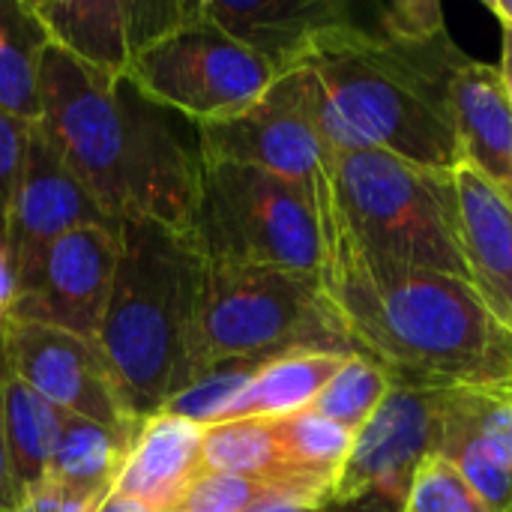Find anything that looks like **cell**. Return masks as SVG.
Segmentation results:
<instances>
[{
    "mask_svg": "<svg viewBox=\"0 0 512 512\" xmlns=\"http://www.w3.org/2000/svg\"><path fill=\"white\" fill-rule=\"evenodd\" d=\"M198 9L279 75L303 66L330 33L354 24L339 0H201Z\"/></svg>",
    "mask_w": 512,
    "mask_h": 512,
    "instance_id": "cell-14",
    "label": "cell"
},
{
    "mask_svg": "<svg viewBox=\"0 0 512 512\" xmlns=\"http://www.w3.org/2000/svg\"><path fill=\"white\" fill-rule=\"evenodd\" d=\"M390 387L393 381L378 363H372L363 354H351L342 363V369L330 378V384L318 393L309 411L357 435L369 423L375 408L384 402Z\"/></svg>",
    "mask_w": 512,
    "mask_h": 512,
    "instance_id": "cell-26",
    "label": "cell"
},
{
    "mask_svg": "<svg viewBox=\"0 0 512 512\" xmlns=\"http://www.w3.org/2000/svg\"><path fill=\"white\" fill-rule=\"evenodd\" d=\"M45 36L24 0H0V111L24 120H42L39 66Z\"/></svg>",
    "mask_w": 512,
    "mask_h": 512,
    "instance_id": "cell-23",
    "label": "cell"
},
{
    "mask_svg": "<svg viewBox=\"0 0 512 512\" xmlns=\"http://www.w3.org/2000/svg\"><path fill=\"white\" fill-rule=\"evenodd\" d=\"M270 357H276V354H270ZM270 357H240V360L219 363V366L201 372L183 390H177L162 405V411L183 417L189 423H198V426H216L222 420V414L228 411V405L246 390V384L255 378V372Z\"/></svg>",
    "mask_w": 512,
    "mask_h": 512,
    "instance_id": "cell-27",
    "label": "cell"
},
{
    "mask_svg": "<svg viewBox=\"0 0 512 512\" xmlns=\"http://www.w3.org/2000/svg\"><path fill=\"white\" fill-rule=\"evenodd\" d=\"M405 512H489L468 480L438 453L414 474L405 495Z\"/></svg>",
    "mask_w": 512,
    "mask_h": 512,
    "instance_id": "cell-29",
    "label": "cell"
},
{
    "mask_svg": "<svg viewBox=\"0 0 512 512\" xmlns=\"http://www.w3.org/2000/svg\"><path fill=\"white\" fill-rule=\"evenodd\" d=\"M273 432L288 468L330 504L333 486L354 447V432L336 426L315 411L279 417L273 420Z\"/></svg>",
    "mask_w": 512,
    "mask_h": 512,
    "instance_id": "cell-25",
    "label": "cell"
},
{
    "mask_svg": "<svg viewBox=\"0 0 512 512\" xmlns=\"http://www.w3.org/2000/svg\"><path fill=\"white\" fill-rule=\"evenodd\" d=\"M486 6H489V12H492V15H498V18H501V24L512 27V0H489Z\"/></svg>",
    "mask_w": 512,
    "mask_h": 512,
    "instance_id": "cell-40",
    "label": "cell"
},
{
    "mask_svg": "<svg viewBox=\"0 0 512 512\" xmlns=\"http://www.w3.org/2000/svg\"><path fill=\"white\" fill-rule=\"evenodd\" d=\"M0 345L9 369L54 408L114 429L141 426L96 339H84L45 321L6 315L0 324Z\"/></svg>",
    "mask_w": 512,
    "mask_h": 512,
    "instance_id": "cell-10",
    "label": "cell"
},
{
    "mask_svg": "<svg viewBox=\"0 0 512 512\" xmlns=\"http://www.w3.org/2000/svg\"><path fill=\"white\" fill-rule=\"evenodd\" d=\"M84 225L117 222H111L96 207L81 180L69 171L63 156L33 123L6 216V246L15 261L18 285H27L39 258L54 240Z\"/></svg>",
    "mask_w": 512,
    "mask_h": 512,
    "instance_id": "cell-13",
    "label": "cell"
},
{
    "mask_svg": "<svg viewBox=\"0 0 512 512\" xmlns=\"http://www.w3.org/2000/svg\"><path fill=\"white\" fill-rule=\"evenodd\" d=\"M453 120L465 162L512 198V108L498 66L468 57L453 81Z\"/></svg>",
    "mask_w": 512,
    "mask_h": 512,
    "instance_id": "cell-18",
    "label": "cell"
},
{
    "mask_svg": "<svg viewBox=\"0 0 512 512\" xmlns=\"http://www.w3.org/2000/svg\"><path fill=\"white\" fill-rule=\"evenodd\" d=\"M447 393L393 384L369 423L354 435L330 504H354L366 495L405 504L417 468L438 450Z\"/></svg>",
    "mask_w": 512,
    "mask_h": 512,
    "instance_id": "cell-11",
    "label": "cell"
},
{
    "mask_svg": "<svg viewBox=\"0 0 512 512\" xmlns=\"http://www.w3.org/2000/svg\"><path fill=\"white\" fill-rule=\"evenodd\" d=\"M21 297V285H18V273H15V261L9 255V246L0 240V324L3 318L15 309Z\"/></svg>",
    "mask_w": 512,
    "mask_h": 512,
    "instance_id": "cell-35",
    "label": "cell"
},
{
    "mask_svg": "<svg viewBox=\"0 0 512 512\" xmlns=\"http://www.w3.org/2000/svg\"><path fill=\"white\" fill-rule=\"evenodd\" d=\"M462 246L477 291L512 333V198L462 162L453 171Z\"/></svg>",
    "mask_w": 512,
    "mask_h": 512,
    "instance_id": "cell-15",
    "label": "cell"
},
{
    "mask_svg": "<svg viewBox=\"0 0 512 512\" xmlns=\"http://www.w3.org/2000/svg\"><path fill=\"white\" fill-rule=\"evenodd\" d=\"M501 81H504V90H507V99H510V108H512V27L504 24V39H501Z\"/></svg>",
    "mask_w": 512,
    "mask_h": 512,
    "instance_id": "cell-38",
    "label": "cell"
},
{
    "mask_svg": "<svg viewBox=\"0 0 512 512\" xmlns=\"http://www.w3.org/2000/svg\"><path fill=\"white\" fill-rule=\"evenodd\" d=\"M120 264L99 327V351L138 420L189 381V333L201 255L186 234L150 222L120 225Z\"/></svg>",
    "mask_w": 512,
    "mask_h": 512,
    "instance_id": "cell-4",
    "label": "cell"
},
{
    "mask_svg": "<svg viewBox=\"0 0 512 512\" xmlns=\"http://www.w3.org/2000/svg\"><path fill=\"white\" fill-rule=\"evenodd\" d=\"M0 384H3V432H6L9 465H12L15 486L24 495L48 474L60 438L63 411L54 408L48 399H42L36 390H30L9 369L6 357L0 366Z\"/></svg>",
    "mask_w": 512,
    "mask_h": 512,
    "instance_id": "cell-22",
    "label": "cell"
},
{
    "mask_svg": "<svg viewBox=\"0 0 512 512\" xmlns=\"http://www.w3.org/2000/svg\"><path fill=\"white\" fill-rule=\"evenodd\" d=\"M96 504H99L96 498H87V495L45 477L21 495L15 512H90Z\"/></svg>",
    "mask_w": 512,
    "mask_h": 512,
    "instance_id": "cell-33",
    "label": "cell"
},
{
    "mask_svg": "<svg viewBox=\"0 0 512 512\" xmlns=\"http://www.w3.org/2000/svg\"><path fill=\"white\" fill-rule=\"evenodd\" d=\"M120 249V225H84L63 234L45 249L9 315L96 339L111 300Z\"/></svg>",
    "mask_w": 512,
    "mask_h": 512,
    "instance_id": "cell-12",
    "label": "cell"
},
{
    "mask_svg": "<svg viewBox=\"0 0 512 512\" xmlns=\"http://www.w3.org/2000/svg\"><path fill=\"white\" fill-rule=\"evenodd\" d=\"M309 192L321 231L318 282L354 354L405 387L512 390V333L474 282L363 252L318 177Z\"/></svg>",
    "mask_w": 512,
    "mask_h": 512,
    "instance_id": "cell-1",
    "label": "cell"
},
{
    "mask_svg": "<svg viewBox=\"0 0 512 512\" xmlns=\"http://www.w3.org/2000/svg\"><path fill=\"white\" fill-rule=\"evenodd\" d=\"M135 435L138 429H114L63 411L60 438L45 477L102 501L111 495Z\"/></svg>",
    "mask_w": 512,
    "mask_h": 512,
    "instance_id": "cell-21",
    "label": "cell"
},
{
    "mask_svg": "<svg viewBox=\"0 0 512 512\" xmlns=\"http://www.w3.org/2000/svg\"><path fill=\"white\" fill-rule=\"evenodd\" d=\"M204 426L156 411L141 420L129 456L114 480L117 495H126L150 512H165L201 474Z\"/></svg>",
    "mask_w": 512,
    "mask_h": 512,
    "instance_id": "cell-16",
    "label": "cell"
},
{
    "mask_svg": "<svg viewBox=\"0 0 512 512\" xmlns=\"http://www.w3.org/2000/svg\"><path fill=\"white\" fill-rule=\"evenodd\" d=\"M435 453L444 456L468 480V486L480 495L486 510L512 512V462L462 414V408L453 399V390L447 393Z\"/></svg>",
    "mask_w": 512,
    "mask_h": 512,
    "instance_id": "cell-24",
    "label": "cell"
},
{
    "mask_svg": "<svg viewBox=\"0 0 512 512\" xmlns=\"http://www.w3.org/2000/svg\"><path fill=\"white\" fill-rule=\"evenodd\" d=\"M465 63L450 33L411 42L354 21L330 33L300 69L330 150H381L420 168L456 171L465 156L453 81Z\"/></svg>",
    "mask_w": 512,
    "mask_h": 512,
    "instance_id": "cell-3",
    "label": "cell"
},
{
    "mask_svg": "<svg viewBox=\"0 0 512 512\" xmlns=\"http://www.w3.org/2000/svg\"><path fill=\"white\" fill-rule=\"evenodd\" d=\"M204 162L246 165L279 174L312 189L327 144L318 132L309 81L297 66L282 72L270 90L231 120L195 126Z\"/></svg>",
    "mask_w": 512,
    "mask_h": 512,
    "instance_id": "cell-9",
    "label": "cell"
},
{
    "mask_svg": "<svg viewBox=\"0 0 512 512\" xmlns=\"http://www.w3.org/2000/svg\"><path fill=\"white\" fill-rule=\"evenodd\" d=\"M318 183L363 252L474 282L453 171L420 168L381 150L327 147Z\"/></svg>",
    "mask_w": 512,
    "mask_h": 512,
    "instance_id": "cell-5",
    "label": "cell"
},
{
    "mask_svg": "<svg viewBox=\"0 0 512 512\" xmlns=\"http://www.w3.org/2000/svg\"><path fill=\"white\" fill-rule=\"evenodd\" d=\"M39 102L36 126L111 222L192 234L204 156L189 120L147 102L126 78L111 81L51 45L39 66Z\"/></svg>",
    "mask_w": 512,
    "mask_h": 512,
    "instance_id": "cell-2",
    "label": "cell"
},
{
    "mask_svg": "<svg viewBox=\"0 0 512 512\" xmlns=\"http://www.w3.org/2000/svg\"><path fill=\"white\" fill-rule=\"evenodd\" d=\"M255 512H324V507H309V504H297V501H279V504H267Z\"/></svg>",
    "mask_w": 512,
    "mask_h": 512,
    "instance_id": "cell-39",
    "label": "cell"
},
{
    "mask_svg": "<svg viewBox=\"0 0 512 512\" xmlns=\"http://www.w3.org/2000/svg\"><path fill=\"white\" fill-rule=\"evenodd\" d=\"M30 126L6 111H0V240L6 243V216L18 180V168L24 159V147L30 138Z\"/></svg>",
    "mask_w": 512,
    "mask_h": 512,
    "instance_id": "cell-32",
    "label": "cell"
},
{
    "mask_svg": "<svg viewBox=\"0 0 512 512\" xmlns=\"http://www.w3.org/2000/svg\"><path fill=\"white\" fill-rule=\"evenodd\" d=\"M279 72L219 24L195 15L132 57L126 81L192 126L222 123L255 105Z\"/></svg>",
    "mask_w": 512,
    "mask_h": 512,
    "instance_id": "cell-8",
    "label": "cell"
},
{
    "mask_svg": "<svg viewBox=\"0 0 512 512\" xmlns=\"http://www.w3.org/2000/svg\"><path fill=\"white\" fill-rule=\"evenodd\" d=\"M201 471L255 480L270 489H279L291 501L327 507V498L288 468L273 432V420H231L204 426Z\"/></svg>",
    "mask_w": 512,
    "mask_h": 512,
    "instance_id": "cell-19",
    "label": "cell"
},
{
    "mask_svg": "<svg viewBox=\"0 0 512 512\" xmlns=\"http://www.w3.org/2000/svg\"><path fill=\"white\" fill-rule=\"evenodd\" d=\"M462 414L512 462V390H453Z\"/></svg>",
    "mask_w": 512,
    "mask_h": 512,
    "instance_id": "cell-30",
    "label": "cell"
},
{
    "mask_svg": "<svg viewBox=\"0 0 512 512\" xmlns=\"http://www.w3.org/2000/svg\"><path fill=\"white\" fill-rule=\"evenodd\" d=\"M348 357L351 354L339 351H285L270 357L246 384V390L228 405L219 423L279 420L309 411Z\"/></svg>",
    "mask_w": 512,
    "mask_h": 512,
    "instance_id": "cell-20",
    "label": "cell"
},
{
    "mask_svg": "<svg viewBox=\"0 0 512 512\" xmlns=\"http://www.w3.org/2000/svg\"><path fill=\"white\" fill-rule=\"evenodd\" d=\"M324 512H405V504L390 501V498H378V495H366L354 504H327Z\"/></svg>",
    "mask_w": 512,
    "mask_h": 512,
    "instance_id": "cell-36",
    "label": "cell"
},
{
    "mask_svg": "<svg viewBox=\"0 0 512 512\" xmlns=\"http://www.w3.org/2000/svg\"><path fill=\"white\" fill-rule=\"evenodd\" d=\"M390 39H432L447 33L444 9L432 0H399L378 9V30Z\"/></svg>",
    "mask_w": 512,
    "mask_h": 512,
    "instance_id": "cell-31",
    "label": "cell"
},
{
    "mask_svg": "<svg viewBox=\"0 0 512 512\" xmlns=\"http://www.w3.org/2000/svg\"><path fill=\"white\" fill-rule=\"evenodd\" d=\"M45 42L75 63L123 81L132 66L129 0H30Z\"/></svg>",
    "mask_w": 512,
    "mask_h": 512,
    "instance_id": "cell-17",
    "label": "cell"
},
{
    "mask_svg": "<svg viewBox=\"0 0 512 512\" xmlns=\"http://www.w3.org/2000/svg\"><path fill=\"white\" fill-rule=\"evenodd\" d=\"M90 512H150L144 504H138V501H132V498H126V495H117V492H111L108 498H102L96 507Z\"/></svg>",
    "mask_w": 512,
    "mask_h": 512,
    "instance_id": "cell-37",
    "label": "cell"
},
{
    "mask_svg": "<svg viewBox=\"0 0 512 512\" xmlns=\"http://www.w3.org/2000/svg\"><path fill=\"white\" fill-rule=\"evenodd\" d=\"M189 240L207 261L309 276L321 270L312 192L261 168L204 162L201 204Z\"/></svg>",
    "mask_w": 512,
    "mask_h": 512,
    "instance_id": "cell-7",
    "label": "cell"
},
{
    "mask_svg": "<svg viewBox=\"0 0 512 512\" xmlns=\"http://www.w3.org/2000/svg\"><path fill=\"white\" fill-rule=\"evenodd\" d=\"M285 351L354 354L318 276L201 258L186 357L189 381L228 360Z\"/></svg>",
    "mask_w": 512,
    "mask_h": 512,
    "instance_id": "cell-6",
    "label": "cell"
},
{
    "mask_svg": "<svg viewBox=\"0 0 512 512\" xmlns=\"http://www.w3.org/2000/svg\"><path fill=\"white\" fill-rule=\"evenodd\" d=\"M279 501H291V498L255 480L201 471L192 480V486L177 498V504L165 512H255Z\"/></svg>",
    "mask_w": 512,
    "mask_h": 512,
    "instance_id": "cell-28",
    "label": "cell"
},
{
    "mask_svg": "<svg viewBox=\"0 0 512 512\" xmlns=\"http://www.w3.org/2000/svg\"><path fill=\"white\" fill-rule=\"evenodd\" d=\"M0 366H3V345H0ZM21 501V492L12 477L9 450H6V432H3V384H0V512H15Z\"/></svg>",
    "mask_w": 512,
    "mask_h": 512,
    "instance_id": "cell-34",
    "label": "cell"
}]
</instances>
